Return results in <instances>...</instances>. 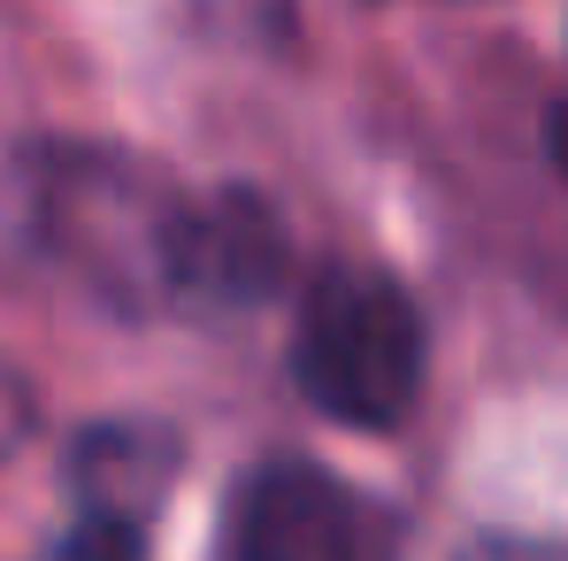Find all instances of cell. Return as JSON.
<instances>
[{
	"instance_id": "6da1fadb",
	"label": "cell",
	"mask_w": 568,
	"mask_h": 561,
	"mask_svg": "<svg viewBox=\"0 0 568 561\" xmlns=\"http://www.w3.org/2000/svg\"><path fill=\"white\" fill-rule=\"evenodd\" d=\"M423 354H430L423 315L399 278L369 262H338L307 284L292 323V377L307 408H323L331 423L392 431L423 392Z\"/></svg>"
},
{
	"instance_id": "7a4b0ae2",
	"label": "cell",
	"mask_w": 568,
	"mask_h": 561,
	"mask_svg": "<svg viewBox=\"0 0 568 561\" xmlns=\"http://www.w3.org/2000/svg\"><path fill=\"white\" fill-rule=\"evenodd\" d=\"M39 216H47L54 254L78 262L100 292H115V300H170L185 200L139 186L123 162L62 154L47 170V186H39Z\"/></svg>"
},
{
	"instance_id": "3957f363",
	"label": "cell",
	"mask_w": 568,
	"mask_h": 561,
	"mask_svg": "<svg viewBox=\"0 0 568 561\" xmlns=\"http://www.w3.org/2000/svg\"><path fill=\"white\" fill-rule=\"evenodd\" d=\"M223 554L231 561H377L369 508L307 462H270L254 469L231 500L223 523Z\"/></svg>"
},
{
	"instance_id": "277c9868",
	"label": "cell",
	"mask_w": 568,
	"mask_h": 561,
	"mask_svg": "<svg viewBox=\"0 0 568 561\" xmlns=\"http://www.w3.org/2000/svg\"><path fill=\"white\" fill-rule=\"evenodd\" d=\"M284 270V231L254 192H215L185 200L178 216V262H170V300L192 308H239L262 300Z\"/></svg>"
},
{
	"instance_id": "5b68a950",
	"label": "cell",
	"mask_w": 568,
	"mask_h": 561,
	"mask_svg": "<svg viewBox=\"0 0 568 561\" xmlns=\"http://www.w3.org/2000/svg\"><path fill=\"white\" fill-rule=\"evenodd\" d=\"M70 477H78L85 515H131V523H146V508L170 484V439L162 431H115V423L85 431Z\"/></svg>"
},
{
	"instance_id": "8992f818",
	"label": "cell",
	"mask_w": 568,
	"mask_h": 561,
	"mask_svg": "<svg viewBox=\"0 0 568 561\" xmlns=\"http://www.w3.org/2000/svg\"><path fill=\"white\" fill-rule=\"evenodd\" d=\"M39 561H146V523H131V515H78Z\"/></svg>"
},
{
	"instance_id": "52a82bcc",
	"label": "cell",
	"mask_w": 568,
	"mask_h": 561,
	"mask_svg": "<svg viewBox=\"0 0 568 561\" xmlns=\"http://www.w3.org/2000/svg\"><path fill=\"white\" fill-rule=\"evenodd\" d=\"M462 561H568V547H554V539H476Z\"/></svg>"
},
{
	"instance_id": "ba28073f",
	"label": "cell",
	"mask_w": 568,
	"mask_h": 561,
	"mask_svg": "<svg viewBox=\"0 0 568 561\" xmlns=\"http://www.w3.org/2000/svg\"><path fill=\"white\" fill-rule=\"evenodd\" d=\"M554 154L568 162V116H554Z\"/></svg>"
}]
</instances>
